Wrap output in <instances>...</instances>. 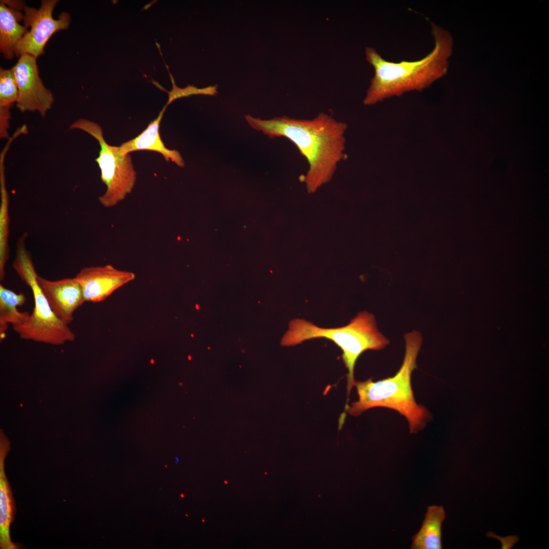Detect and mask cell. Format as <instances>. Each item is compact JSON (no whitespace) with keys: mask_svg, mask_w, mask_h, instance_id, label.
I'll return each instance as SVG.
<instances>
[{"mask_svg":"<svg viewBox=\"0 0 549 549\" xmlns=\"http://www.w3.org/2000/svg\"><path fill=\"white\" fill-rule=\"evenodd\" d=\"M26 297L23 293L17 294L13 291L0 285V336L3 339L8 324L16 326L24 323L30 314L27 312H21L17 307L24 304Z\"/></svg>","mask_w":549,"mask_h":549,"instance_id":"16","label":"cell"},{"mask_svg":"<svg viewBox=\"0 0 549 549\" xmlns=\"http://www.w3.org/2000/svg\"><path fill=\"white\" fill-rule=\"evenodd\" d=\"M23 18L22 11L10 8L0 1V52L6 59L14 58L17 44L29 30L19 23Z\"/></svg>","mask_w":549,"mask_h":549,"instance_id":"13","label":"cell"},{"mask_svg":"<svg viewBox=\"0 0 549 549\" xmlns=\"http://www.w3.org/2000/svg\"><path fill=\"white\" fill-rule=\"evenodd\" d=\"M431 27L435 47L418 60L389 62L383 58L374 48H365L366 60L373 67L375 73L363 99L364 105H375L410 91L421 92L446 74L447 59L452 51V39L447 31L433 23H431Z\"/></svg>","mask_w":549,"mask_h":549,"instance_id":"2","label":"cell"},{"mask_svg":"<svg viewBox=\"0 0 549 549\" xmlns=\"http://www.w3.org/2000/svg\"><path fill=\"white\" fill-rule=\"evenodd\" d=\"M10 449L7 438L1 433L0 443V548L17 549L11 539L10 528L15 507L11 487L5 472L4 460Z\"/></svg>","mask_w":549,"mask_h":549,"instance_id":"11","label":"cell"},{"mask_svg":"<svg viewBox=\"0 0 549 549\" xmlns=\"http://www.w3.org/2000/svg\"><path fill=\"white\" fill-rule=\"evenodd\" d=\"M37 282L54 314L68 324L85 300L80 285L73 278L50 281L37 275Z\"/></svg>","mask_w":549,"mask_h":549,"instance_id":"10","label":"cell"},{"mask_svg":"<svg viewBox=\"0 0 549 549\" xmlns=\"http://www.w3.org/2000/svg\"><path fill=\"white\" fill-rule=\"evenodd\" d=\"M69 129L83 131L99 142L100 150L95 161L100 168L101 178L106 190L98 199L105 207L116 205L132 192L136 181V172L130 154H123L119 146L108 144L101 127L94 121L79 118L72 123Z\"/></svg>","mask_w":549,"mask_h":549,"instance_id":"6","label":"cell"},{"mask_svg":"<svg viewBox=\"0 0 549 549\" xmlns=\"http://www.w3.org/2000/svg\"><path fill=\"white\" fill-rule=\"evenodd\" d=\"M18 86L14 73L0 68V138L9 139L11 119L10 109L17 102Z\"/></svg>","mask_w":549,"mask_h":549,"instance_id":"15","label":"cell"},{"mask_svg":"<svg viewBox=\"0 0 549 549\" xmlns=\"http://www.w3.org/2000/svg\"><path fill=\"white\" fill-rule=\"evenodd\" d=\"M404 339L406 351L403 364L393 377L376 382L372 379L364 381H355L358 400L351 406H345L340 418L339 429L344 423L345 415L354 416L375 407L394 410L404 416L408 422L410 432L416 433L422 430L430 419V414L424 406L418 404L414 399L411 377L417 368V356L422 344L420 333L416 330L406 333Z\"/></svg>","mask_w":549,"mask_h":549,"instance_id":"3","label":"cell"},{"mask_svg":"<svg viewBox=\"0 0 549 549\" xmlns=\"http://www.w3.org/2000/svg\"><path fill=\"white\" fill-rule=\"evenodd\" d=\"M6 154H0V280L5 277V266L8 260L9 235L8 193L6 187L4 161Z\"/></svg>","mask_w":549,"mask_h":549,"instance_id":"17","label":"cell"},{"mask_svg":"<svg viewBox=\"0 0 549 549\" xmlns=\"http://www.w3.org/2000/svg\"><path fill=\"white\" fill-rule=\"evenodd\" d=\"M12 265L21 279L31 288L35 300V308L27 320L22 324L12 326L13 329L23 340L59 345L73 341L75 334L68 324L53 312L38 284V274L23 241L17 243Z\"/></svg>","mask_w":549,"mask_h":549,"instance_id":"5","label":"cell"},{"mask_svg":"<svg viewBox=\"0 0 549 549\" xmlns=\"http://www.w3.org/2000/svg\"><path fill=\"white\" fill-rule=\"evenodd\" d=\"M166 107V106L164 107L158 116L150 121L139 135L119 146L120 152L127 154L139 150L155 151L162 154L166 161L171 160L178 166L184 167L185 162L179 152L175 149L166 148L159 134L160 122Z\"/></svg>","mask_w":549,"mask_h":549,"instance_id":"12","label":"cell"},{"mask_svg":"<svg viewBox=\"0 0 549 549\" xmlns=\"http://www.w3.org/2000/svg\"><path fill=\"white\" fill-rule=\"evenodd\" d=\"M58 2V0H43L39 9L25 6L23 25L30 29L17 44L15 56L28 54L37 58L44 54L46 43L55 33L68 28L71 21L68 13L62 12L57 19L52 17Z\"/></svg>","mask_w":549,"mask_h":549,"instance_id":"7","label":"cell"},{"mask_svg":"<svg viewBox=\"0 0 549 549\" xmlns=\"http://www.w3.org/2000/svg\"><path fill=\"white\" fill-rule=\"evenodd\" d=\"M135 274L110 264L82 268L74 277L82 290L85 301L98 302L133 280Z\"/></svg>","mask_w":549,"mask_h":549,"instance_id":"9","label":"cell"},{"mask_svg":"<svg viewBox=\"0 0 549 549\" xmlns=\"http://www.w3.org/2000/svg\"><path fill=\"white\" fill-rule=\"evenodd\" d=\"M250 125L270 138L284 137L297 147L307 160L309 169L302 178L310 192L329 180L345 154L347 125L320 112L312 119L286 116L268 120L245 116Z\"/></svg>","mask_w":549,"mask_h":549,"instance_id":"1","label":"cell"},{"mask_svg":"<svg viewBox=\"0 0 549 549\" xmlns=\"http://www.w3.org/2000/svg\"><path fill=\"white\" fill-rule=\"evenodd\" d=\"M170 75L172 82L173 88L170 92H167L169 95V99L166 105V106L174 100L181 97H188L193 95L215 96L218 94V91L217 90V85L209 86L203 88H198L193 85H189L185 88H179L175 85L174 80L171 74H170Z\"/></svg>","mask_w":549,"mask_h":549,"instance_id":"18","label":"cell"},{"mask_svg":"<svg viewBox=\"0 0 549 549\" xmlns=\"http://www.w3.org/2000/svg\"><path fill=\"white\" fill-rule=\"evenodd\" d=\"M37 58L30 54H22L12 69L18 89L17 109L22 112L37 111L43 117L51 109L54 97L39 76Z\"/></svg>","mask_w":549,"mask_h":549,"instance_id":"8","label":"cell"},{"mask_svg":"<svg viewBox=\"0 0 549 549\" xmlns=\"http://www.w3.org/2000/svg\"><path fill=\"white\" fill-rule=\"evenodd\" d=\"M445 518L442 506L428 507L421 528L412 538V549H441L442 525Z\"/></svg>","mask_w":549,"mask_h":549,"instance_id":"14","label":"cell"},{"mask_svg":"<svg viewBox=\"0 0 549 549\" xmlns=\"http://www.w3.org/2000/svg\"><path fill=\"white\" fill-rule=\"evenodd\" d=\"M316 338L330 340L343 351L342 358L348 369L347 396L354 385V367L365 351L384 348L389 341L378 330L374 316L367 311L359 313L348 324L337 328H322L303 319H295L282 339L283 346H295Z\"/></svg>","mask_w":549,"mask_h":549,"instance_id":"4","label":"cell"}]
</instances>
